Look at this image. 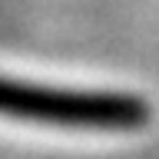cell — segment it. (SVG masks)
<instances>
[{
  "label": "cell",
  "instance_id": "6da1fadb",
  "mask_svg": "<svg viewBox=\"0 0 159 159\" xmlns=\"http://www.w3.org/2000/svg\"><path fill=\"white\" fill-rule=\"evenodd\" d=\"M0 116L70 129H143L152 106L136 93L57 89L0 76Z\"/></svg>",
  "mask_w": 159,
  "mask_h": 159
}]
</instances>
